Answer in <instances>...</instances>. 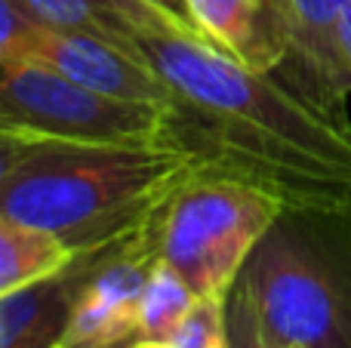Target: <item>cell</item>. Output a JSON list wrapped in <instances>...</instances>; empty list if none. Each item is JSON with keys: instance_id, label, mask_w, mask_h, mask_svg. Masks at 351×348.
<instances>
[{"instance_id": "obj_1", "label": "cell", "mask_w": 351, "mask_h": 348, "mask_svg": "<svg viewBox=\"0 0 351 348\" xmlns=\"http://www.w3.org/2000/svg\"><path fill=\"white\" fill-rule=\"evenodd\" d=\"M173 90L176 129L213 166L284 201L351 195V123L274 71H253L176 31H136Z\"/></svg>"}, {"instance_id": "obj_2", "label": "cell", "mask_w": 351, "mask_h": 348, "mask_svg": "<svg viewBox=\"0 0 351 348\" xmlns=\"http://www.w3.org/2000/svg\"><path fill=\"white\" fill-rule=\"evenodd\" d=\"M210 158L173 145H90L0 133V216L59 234L77 256L139 238Z\"/></svg>"}, {"instance_id": "obj_3", "label": "cell", "mask_w": 351, "mask_h": 348, "mask_svg": "<svg viewBox=\"0 0 351 348\" xmlns=\"http://www.w3.org/2000/svg\"><path fill=\"white\" fill-rule=\"evenodd\" d=\"M231 348H351V195L287 201L225 293Z\"/></svg>"}, {"instance_id": "obj_4", "label": "cell", "mask_w": 351, "mask_h": 348, "mask_svg": "<svg viewBox=\"0 0 351 348\" xmlns=\"http://www.w3.org/2000/svg\"><path fill=\"white\" fill-rule=\"evenodd\" d=\"M284 203L274 191L210 164L152 219V250L197 296L228 293Z\"/></svg>"}, {"instance_id": "obj_5", "label": "cell", "mask_w": 351, "mask_h": 348, "mask_svg": "<svg viewBox=\"0 0 351 348\" xmlns=\"http://www.w3.org/2000/svg\"><path fill=\"white\" fill-rule=\"evenodd\" d=\"M0 133L90 145L182 142L170 105L105 96L34 62L0 68Z\"/></svg>"}, {"instance_id": "obj_6", "label": "cell", "mask_w": 351, "mask_h": 348, "mask_svg": "<svg viewBox=\"0 0 351 348\" xmlns=\"http://www.w3.org/2000/svg\"><path fill=\"white\" fill-rule=\"evenodd\" d=\"M25 62L43 65L86 90L105 92L114 99L158 102L173 108V90L160 71L142 53L105 40L84 31H59L40 25L28 47ZM22 62V65H25Z\"/></svg>"}, {"instance_id": "obj_7", "label": "cell", "mask_w": 351, "mask_h": 348, "mask_svg": "<svg viewBox=\"0 0 351 348\" xmlns=\"http://www.w3.org/2000/svg\"><path fill=\"white\" fill-rule=\"evenodd\" d=\"M290 37V53L278 71L287 84L324 111L348 121L351 71L339 49V22L346 0H278Z\"/></svg>"}, {"instance_id": "obj_8", "label": "cell", "mask_w": 351, "mask_h": 348, "mask_svg": "<svg viewBox=\"0 0 351 348\" xmlns=\"http://www.w3.org/2000/svg\"><path fill=\"white\" fill-rule=\"evenodd\" d=\"M206 43L253 71H278L290 53L278 0H188Z\"/></svg>"}, {"instance_id": "obj_9", "label": "cell", "mask_w": 351, "mask_h": 348, "mask_svg": "<svg viewBox=\"0 0 351 348\" xmlns=\"http://www.w3.org/2000/svg\"><path fill=\"white\" fill-rule=\"evenodd\" d=\"M77 302L71 275L0 293V348H62Z\"/></svg>"}, {"instance_id": "obj_10", "label": "cell", "mask_w": 351, "mask_h": 348, "mask_svg": "<svg viewBox=\"0 0 351 348\" xmlns=\"http://www.w3.org/2000/svg\"><path fill=\"white\" fill-rule=\"evenodd\" d=\"M74 259L77 253L59 234L0 216V293L65 275Z\"/></svg>"}, {"instance_id": "obj_11", "label": "cell", "mask_w": 351, "mask_h": 348, "mask_svg": "<svg viewBox=\"0 0 351 348\" xmlns=\"http://www.w3.org/2000/svg\"><path fill=\"white\" fill-rule=\"evenodd\" d=\"M194 299L197 293L188 287L185 277L164 259H154L139 299V333L136 336L148 345H167L188 308L194 306Z\"/></svg>"}, {"instance_id": "obj_12", "label": "cell", "mask_w": 351, "mask_h": 348, "mask_svg": "<svg viewBox=\"0 0 351 348\" xmlns=\"http://www.w3.org/2000/svg\"><path fill=\"white\" fill-rule=\"evenodd\" d=\"M25 6L49 28L84 31V34L105 37V40L117 43V47L136 49V31L130 25H123L121 18H114L111 12H105L93 0H25Z\"/></svg>"}, {"instance_id": "obj_13", "label": "cell", "mask_w": 351, "mask_h": 348, "mask_svg": "<svg viewBox=\"0 0 351 348\" xmlns=\"http://www.w3.org/2000/svg\"><path fill=\"white\" fill-rule=\"evenodd\" d=\"M164 348H231L225 321V293L197 296Z\"/></svg>"}, {"instance_id": "obj_14", "label": "cell", "mask_w": 351, "mask_h": 348, "mask_svg": "<svg viewBox=\"0 0 351 348\" xmlns=\"http://www.w3.org/2000/svg\"><path fill=\"white\" fill-rule=\"evenodd\" d=\"M40 25L25 0H0V68L22 65Z\"/></svg>"}, {"instance_id": "obj_15", "label": "cell", "mask_w": 351, "mask_h": 348, "mask_svg": "<svg viewBox=\"0 0 351 348\" xmlns=\"http://www.w3.org/2000/svg\"><path fill=\"white\" fill-rule=\"evenodd\" d=\"M142 3H148L152 10H158L160 16L167 18V22L176 28V34H185V37H194V40H204V31H200V25L194 22L191 16V6H188V0H142Z\"/></svg>"}, {"instance_id": "obj_16", "label": "cell", "mask_w": 351, "mask_h": 348, "mask_svg": "<svg viewBox=\"0 0 351 348\" xmlns=\"http://www.w3.org/2000/svg\"><path fill=\"white\" fill-rule=\"evenodd\" d=\"M339 49H342V59H346V65H348V71H351V0H346V10H342Z\"/></svg>"}, {"instance_id": "obj_17", "label": "cell", "mask_w": 351, "mask_h": 348, "mask_svg": "<svg viewBox=\"0 0 351 348\" xmlns=\"http://www.w3.org/2000/svg\"><path fill=\"white\" fill-rule=\"evenodd\" d=\"M86 348H158V345H148L142 339H123V343H105V345H86Z\"/></svg>"}, {"instance_id": "obj_18", "label": "cell", "mask_w": 351, "mask_h": 348, "mask_svg": "<svg viewBox=\"0 0 351 348\" xmlns=\"http://www.w3.org/2000/svg\"><path fill=\"white\" fill-rule=\"evenodd\" d=\"M278 10H280V6H278Z\"/></svg>"}]
</instances>
